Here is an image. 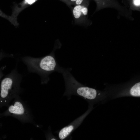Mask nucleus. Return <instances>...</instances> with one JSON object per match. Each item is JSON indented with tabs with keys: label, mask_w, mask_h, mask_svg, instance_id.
Segmentation results:
<instances>
[{
	"label": "nucleus",
	"mask_w": 140,
	"mask_h": 140,
	"mask_svg": "<svg viewBox=\"0 0 140 140\" xmlns=\"http://www.w3.org/2000/svg\"><path fill=\"white\" fill-rule=\"evenodd\" d=\"M54 51V50L48 55L41 57L26 56L22 58L29 72L36 73L40 76L41 83L43 84L46 83L49 81V76L51 74L55 72L60 73L62 68L57 61Z\"/></svg>",
	"instance_id": "f257e3e1"
},
{
	"label": "nucleus",
	"mask_w": 140,
	"mask_h": 140,
	"mask_svg": "<svg viewBox=\"0 0 140 140\" xmlns=\"http://www.w3.org/2000/svg\"><path fill=\"white\" fill-rule=\"evenodd\" d=\"M22 76L15 68L2 80L0 86V108L8 107L11 101L22 91L20 85Z\"/></svg>",
	"instance_id": "f03ea898"
},
{
	"label": "nucleus",
	"mask_w": 140,
	"mask_h": 140,
	"mask_svg": "<svg viewBox=\"0 0 140 140\" xmlns=\"http://www.w3.org/2000/svg\"><path fill=\"white\" fill-rule=\"evenodd\" d=\"M71 68H64L61 73L64 77L66 86L64 95H78L85 99L93 100L97 95V92L93 88L81 86L71 73Z\"/></svg>",
	"instance_id": "7ed1b4c3"
},
{
	"label": "nucleus",
	"mask_w": 140,
	"mask_h": 140,
	"mask_svg": "<svg viewBox=\"0 0 140 140\" xmlns=\"http://www.w3.org/2000/svg\"><path fill=\"white\" fill-rule=\"evenodd\" d=\"M0 116H11L14 117L23 123L34 124L32 113L26 104L20 96L14 99L12 104L5 111L0 113Z\"/></svg>",
	"instance_id": "20e7f679"
},
{
	"label": "nucleus",
	"mask_w": 140,
	"mask_h": 140,
	"mask_svg": "<svg viewBox=\"0 0 140 140\" xmlns=\"http://www.w3.org/2000/svg\"><path fill=\"white\" fill-rule=\"evenodd\" d=\"M79 118L77 119L70 124L62 129L59 133V137L61 140H63L67 137L76 129L80 123Z\"/></svg>",
	"instance_id": "39448f33"
},
{
	"label": "nucleus",
	"mask_w": 140,
	"mask_h": 140,
	"mask_svg": "<svg viewBox=\"0 0 140 140\" xmlns=\"http://www.w3.org/2000/svg\"><path fill=\"white\" fill-rule=\"evenodd\" d=\"M88 12L87 7L81 5H76L72 11L73 16L77 20H80L82 18H85L87 15Z\"/></svg>",
	"instance_id": "423d86ee"
},
{
	"label": "nucleus",
	"mask_w": 140,
	"mask_h": 140,
	"mask_svg": "<svg viewBox=\"0 0 140 140\" xmlns=\"http://www.w3.org/2000/svg\"><path fill=\"white\" fill-rule=\"evenodd\" d=\"M37 0H24L22 4L19 6H17L13 9L12 13L13 16L17 17L18 15L27 6L30 5Z\"/></svg>",
	"instance_id": "0eeeda50"
},
{
	"label": "nucleus",
	"mask_w": 140,
	"mask_h": 140,
	"mask_svg": "<svg viewBox=\"0 0 140 140\" xmlns=\"http://www.w3.org/2000/svg\"><path fill=\"white\" fill-rule=\"evenodd\" d=\"M130 93L131 95L134 96H140V83L135 84L131 89Z\"/></svg>",
	"instance_id": "6e6552de"
},
{
	"label": "nucleus",
	"mask_w": 140,
	"mask_h": 140,
	"mask_svg": "<svg viewBox=\"0 0 140 140\" xmlns=\"http://www.w3.org/2000/svg\"><path fill=\"white\" fill-rule=\"evenodd\" d=\"M0 16L8 20L11 23L15 26H17L18 25L17 19L13 18L11 16H9L6 15L0 10Z\"/></svg>",
	"instance_id": "1a4fd4ad"
},
{
	"label": "nucleus",
	"mask_w": 140,
	"mask_h": 140,
	"mask_svg": "<svg viewBox=\"0 0 140 140\" xmlns=\"http://www.w3.org/2000/svg\"><path fill=\"white\" fill-rule=\"evenodd\" d=\"M132 3L135 7L139 9L140 6V0H132Z\"/></svg>",
	"instance_id": "9d476101"
},
{
	"label": "nucleus",
	"mask_w": 140,
	"mask_h": 140,
	"mask_svg": "<svg viewBox=\"0 0 140 140\" xmlns=\"http://www.w3.org/2000/svg\"><path fill=\"white\" fill-rule=\"evenodd\" d=\"M13 55H8L6 54L3 52H0V61L4 58L6 57H12Z\"/></svg>",
	"instance_id": "9b49d317"
},
{
	"label": "nucleus",
	"mask_w": 140,
	"mask_h": 140,
	"mask_svg": "<svg viewBox=\"0 0 140 140\" xmlns=\"http://www.w3.org/2000/svg\"><path fill=\"white\" fill-rule=\"evenodd\" d=\"M72 2H75L76 5H80L82 3L83 0H70Z\"/></svg>",
	"instance_id": "f8f14e48"
},
{
	"label": "nucleus",
	"mask_w": 140,
	"mask_h": 140,
	"mask_svg": "<svg viewBox=\"0 0 140 140\" xmlns=\"http://www.w3.org/2000/svg\"><path fill=\"white\" fill-rule=\"evenodd\" d=\"M2 68H0V80L3 76V74L2 71Z\"/></svg>",
	"instance_id": "ddd939ff"
},
{
	"label": "nucleus",
	"mask_w": 140,
	"mask_h": 140,
	"mask_svg": "<svg viewBox=\"0 0 140 140\" xmlns=\"http://www.w3.org/2000/svg\"><path fill=\"white\" fill-rule=\"evenodd\" d=\"M1 117H2L0 116V118H1ZM1 124H0V126H1Z\"/></svg>",
	"instance_id": "4468645a"
},
{
	"label": "nucleus",
	"mask_w": 140,
	"mask_h": 140,
	"mask_svg": "<svg viewBox=\"0 0 140 140\" xmlns=\"http://www.w3.org/2000/svg\"><path fill=\"white\" fill-rule=\"evenodd\" d=\"M95 0L98 1V0Z\"/></svg>",
	"instance_id": "2eb2a0df"
}]
</instances>
